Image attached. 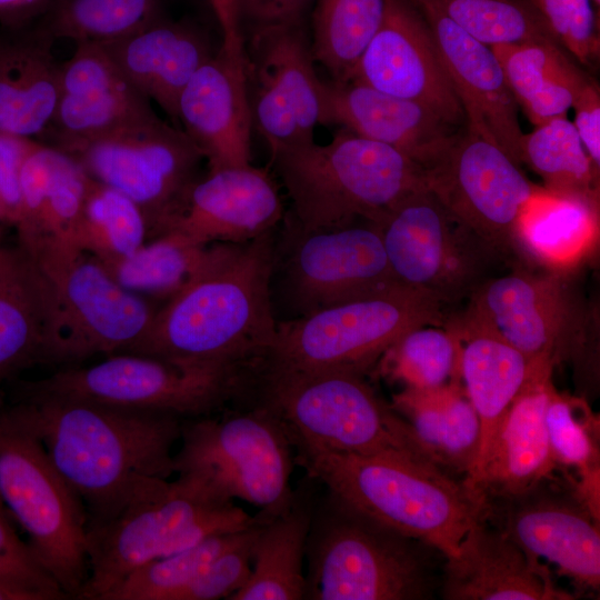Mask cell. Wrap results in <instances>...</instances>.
<instances>
[{
	"label": "cell",
	"mask_w": 600,
	"mask_h": 600,
	"mask_svg": "<svg viewBox=\"0 0 600 600\" xmlns=\"http://www.w3.org/2000/svg\"><path fill=\"white\" fill-rule=\"evenodd\" d=\"M34 140L0 131V222L17 227L21 213L20 172Z\"/></svg>",
	"instance_id": "681fc988"
},
{
	"label": "cell",
	"mask_w": 600,
	"mask_h": 600,
	"mask_svg": "<svg viewBox=\"0 0 600 600\" xmlns=\"http://www.w3.org/2000/svg\"><path fill=\"white\" fill-rule=\"evenodd\" d=\"M248 77L254 86L252 118L271 152L306 144L322 121L323 81L300 26L251 36Z\"/></svg>",
	"instance_id": "ac0fdd59"
},
{
	"label": "cell",
	"mask_w": 600,
	"mask_h": 600,
	"mask_svg": "<svg viewBox=\"0 0 600 600\" xmlns=\"http://www.w3.org/2000/svg\"><path fill=\"white\" fill-rule=\"evenodd\" d=\"M424 184L498 260L523 261L519 227L544 191L498 143L466 124L423 168Z\"/></svg>",
	"instance_id": "4fadbf2b"
},
{
	"label": "cell",
	"mask_w": 600,
	"mask_h": 600,
	"mask_svg": "<svg viewBox=\"0 0 600 600\" xmlns=\"http://www.w3.org/2000/svg\"><path fill=\"white\" fill-rule=\"evenodd\" d=\"M294 463L328 493L368 518L439 551L459 556L480 507L462 483L424 458L296 448Z\"/></svg>",
	"instance_id": "3957f363"
},
{
	"label": "cell",
	"mask_w": 600,
	"mask_h": 600,
	"mask_svg": "<svg viewBox=\"0 0 600 600\" xmlns=\"http://www.w3.org/2000/svg\"><path fill=\"white\" fill-rule=\"evenodd\" d=\"M449 319L460 336L461 382L480 423L478 456L461 482L470 496L508 409L542 359H528L499 334L461 316Z\"/></svg>",
	"instance_id": "83f0119b"
},
{
	"label": "cell",
	"mask_w": 600,
	"mask_h": 600,
	"mask_svg": "<svg viewBox=\"0 0 600 600\" xmlns=\"http://www.w3.org/2000/svg\"><path fill=\"white\" fill-rule=\"evenodd\" d=\"M159 20V0H59L49 34L76 43L104 44Z\"/></svg>",
	"instance_id": "ee69618b"
},
{
	"label": "cell",
	"mask_w": 600,
	"mask_h": 600,
	"mask_svg": "<svg viewBox=\"0 0 600 600\" xmlns=\"http://www.w3.org/2000/svg\"><path fill=\"white\" fill-rule=\"evenodd\" d=\"M271 232L243 243H212L201 267L157 310L131 353L226 370L253 371L278 330L272 307Z\"/></svg>",
	"instance_id": "7a4b0ae2"
},
{
	"label": "cell",
	"mask_w": 600,
	"mask_h": 600,
	"mask_svg": "<svg viewBox=\"0 0 600 600\" xmlns=\"http://www.w3.org/2000/svg\"><path fill=\"white\" fill-rule=\"evenodd\" d=\"M312 504L296 492L291 504L260 524L252 543L251 573L228 600H302L303 573Z\"/></svg>",
	"instance_id": "d6a6232c"
},
{
	"label": "cell",
	"mask_w": 600,
	"mask_h": 600,
	"mask_svg": "<svg viewBox=\"0 0 600 600\" xmlns=\"http://www.w3.org/2000/svg\"><path fill=\"white\" fill-rule=\"evenodd\" d=\"M0 586L9 590L17 600L68 599L30 544L16 532L1 500Z\"/></svg>",
	"instance_id": "bcb514c9"
},
{
	"label": "cell",
	"mask_w": 600,
	"mask_h": 600,
	"mask_svg": "<svg viewBox=\"0 0 600 600\" xmlns=\"http://www.w3.org/2000/svg\"><path fill=\"white\" fill-rule=\"evenodd\" d=\"M90 180L70 153L34 141L20 172L21 213L16 227L19 243L54 241L76 246Z\"/></svg>",
	"instance_id": "f546056e"
},
{
	"label": "cell",
	"mask_w": 600,
	"mask_h": 600,
	"mask_svg": "<svg viewBox=\"0 0 600 600\" xmlns=\"http://www.w3.org/2000/svg\"><path fill=\"white\" fill-rule=\"evenodd\" d=\"M47 0H0V14L31 9Z\"/></svg>",
	"instance_id": "db71d44e"
},
{
	"label": "cell",
	"mask_w": 600,
	"mask_h": 600,
	"mask_svg": "<svg viewBox=\"0 0 600 600\" xmlns=\"http://www.w3.org/2000/svg\"><path fill=\"white\" fill-rule=\"evenodd\" d=\"M544 419L558 468L574 469L578 482L599 480V427L587 403L553 387Z\"/></svg>",
	"instance_id": "f6af8a7d"
},
{
	"label": "cell",
	"mask_w": 600,
	"mask_h": 600,
	"mask_svg": "<svg viewBox=\"0 0 600 600\" xmlns=\"http://www.w3.org/2000/svg\"><path fill=\"white\" fill-rule=\"evenodd\" d=\"M62 150L76 158L92 180L133 200L144 212L152 237L196 180L197 167L204 159L183 130L159 118Z\"/></svg>",
	"instance_id": "9a60e30c"
},
{
	"label": "cell",
	"mask_w": 600,
	"mask_h": 600,
	"mask_svg": "<svg viewBox=\"0 0 600 600\" xmlns=\"http://www.w3.org/2000/svg\"><path fill=\"white\" fill-rule=\"evenodd\" d=\"M593 4H596L597 7H599L600 4V0H591Z\"/></svg>",
	"instance_id": "9f6ffc18"
},
{
	"label": "cell",
	"mask_w": 600,
	"mask_h": 600,
	"mask_svg": "<svg viewBox=\"0 0 600 600\" xmlns=\"http://www.w3.org/2000/svg\"><path fill=\"white\" fill-rule=\"evenodd\" d=\"M548 481L512 499L491 500L480 517L526 553L554 564L579 589L596 592L600 586V533L597 520L574 494Z\"/></svg>",
	"instance_id": "d6986e66"
},
{
	"label": "cell",
	"mask_w": 600,
	"mask_h": 600,
	"mask_svg": "<svg viewBox=\"0 0 600 600\" xmlns=\"http://www.w3.org/2000/svg\"><path fill=\"white\" fill-rule=\"evenodd\" d=\"M209 2L221 28V47L231 51H244L237 0H209Z\"/></svg>",
	"instance_id": "f5cc1de1"
},
{
	"label": "cell",
	"mask_w": 600,
	"mask_h": 600,
	"mask_svg": "<svg viewBox=\"0 0 600 600\" xmlns=\"http://www.w3.org/2000/svg\"><path fill=\"white\" fill-rule=\"evenodd\" d=\"M421 1L434 7L468 34L489 47L557 42L541 14L527 0Z\"/></svg>",
	"instance_id": "b9f144b4"
},
{
	"label": "cell",
	"mask_w": 600,
	"mask_h": 600,
	"mask_svg": "<svg viewBox=\"0 0 600 600\" xmlns=\"http://www.w3.org/2000/svg\"><path fill=\"white\" fill-rule=\"evenodd\" d=\"M0 600H17V599L9 590L0 586Z\"/></svg>",
	"instance_id": "11a10c76"
},
{
	"label": "cell",
	"mask_w": 600,
	"mask_h": 600,
	"mask_svg": "<svg viewBox=\"0 0 600 600\" xmlns=\"http://www.w3.org/2000/svg\"><path fill=\"white\" fill-rule=\"evenodd\" d=\"M292 229L281 273L294 318L400 283L374 223L316 232Z\"/></svg>",
	"instance_id": "e0dca14e"
},
{
	"label": "cell",
	"mask_w": 600,
	"mask_h": 600,
	"mask_svg": "<svg viewBox=\"0 0 600 600\" xmlns=\"http://www.w3.org/2000/svg\"><path fill=\"white\" fill-rule=\"evenodd\" d=\"M392 408L431 463L467 476L478 456L480 423L461 381L432 389L404 388L393 397Z\"/></svg>",
	"instance_id": "4dcf8cb0"
},
{
	"label": "cell",
	"mask_w": 600,
	"mask_h": 600,
	"mask_svg": "<svg viewBox=\"0 0 600 600\" xmlns=\"http://www.w3.org/2000/svg\"><path fill=\"white\" fill-rule=\"evenodd\" d=\"M301 232L339 229L358 219L379 223L424 187L423 168L403 152L341 128L314 141L271 152Z\"/></svg>",
	"instance_id": "277c9868"
},
{
	"label": "cell",
	"mask_w": 600,
	"mask_h": 600,
	"mask_svg": "<svg viewBox=\"0 0 600 600\" xmlns=\"http://www.w3.org/2000/svg\"><path fill=\"white\" fill-rule=\"evenodd\" d=\"M460 336L448 319L444 326H423L398 339L380 358L379 368L404 388L432 389L461 381Z\"/></svg>",
	"instance_id": "60d3db41"
},
{
	"label": "cell",
	"mask_w": 600,
	"mask_h": 600,
	"mask_svg": "<svg viewBox=\"0 0 600 600\" xmlns=\"http://www.w3.org/2000/svg\"><path fill=\"white\" fill-rule=\"evenodd\" d=\"M551 360H539L508 409L470 496L481 506L520 497L553 477L558 466L546 427L553 389Z\"/></svg>",
	"instance_id": "cb8c5ba5"
},
{
	"label": "cell",
	"mask_w": 600,
	"mask_h": 600,
	"mask_svg": "<svg viewBox=\"0 0 600 600\" xmlns=\"http://www.w3.org/2000/svg\"><path fill=\"white\" fill-rule=\"evenodd\" d=\"M322 124H339L429 164L460 128L429 108L366 84L323 82Z\"/></svg>",
	"instance_id": "484cf974"
},
{
	"label": "cell",
	"mask_w": 600,
	"mask_h": 600,
	"mask_svg": "<svg viewBox=\"0 0 600 600\" xmlns=\"http://www.w3.org/2000/svg\"><path fill=\"white\" fill-rule=\"evenodd\" d=\"M386 0H316L311 53L331 76L346 82L378 30Z\"/></svg>",
	"instance_id": "74e56055"
},
{
	"label": "cell",
	"mask_w": 600,
	"mask_h": 600,
	"mask_svg": "<svg viewBox=\"0 0 600 600\" xmlns=\"http://www.w3.org/2000/svg\"><path fill=\"white\" fill-rule=\"evenodd\" d=\"M599 209L547 189L529 206L519 227L523 261L561 272L578 264L598 239Z\"/></svg>",
	"instance_id": "d590c367"
},
{
	"label": "cell",
	"mask_w": 600,
	"mask_h": 600,
	"mask_svg": "<svg viewBox=\"0 0 600 600\" xmlns=\"http://www.w3.org/2000/svg\"><path fill=\"white\" fill-rule=\"evenodd\" d=\"M572 108V123L590 159L600 169V90L597 82L587 79L577 93Z\"/></svg>",
	"instance_id": "816d5d0a"
},
{
	"label": "cell",
	"mask_w": 600,
	"mask_h": 600,
	"mask_svg": "<svg viewBox=\"0 0 600 600\" xmlns=\"http://www.w3.org/2000/svg\"><path fill=\"white\" fill-rule=\"evenodd\" d=\"M59 93L48 40L0 48V131L31 139L50 129Z\"/></svg>",
	"instance_id": "e575fe53"
},
{
	"label": "cell",
	"mask_w": 600,
	"mask_h": 600,
	"mask_svg": "<svg viewBox=\"0 0 600 600\" xmlns=\"http://www.w3.org/2000/svg\"><path fill=\"white\" fill-rule=\"evenodd\" d=\"M468 299L463 319L499 334L532 361L556 364L582 354L587 317L560 272L537 273L519 264L486 279Z\"/></svg>",
	"instance_id": "2e32d148"
},
{
	"label": "cell",
	"mask_w": 600,
	"mask_h": 600,
	"mask_svg": "<svg viewBox=\"0 0 600 600\" xmlns=\"http://www.w3.org/2000/svg\"><path fill=\"white\" fill-rule=\"evenodd\" d=\"M443 597L450 600H568L548 567L481 517L446 561Z\"/></svg>",
	"instance_id": "4316f807"
},
{
	"label": "cell",
	"mask_w": 600,
	"mask_h": 600,
	"mask_svg": "<svg viewBox=\"0 0 600 600\" xmlns=\"http://www.w3.org/2000/svg\"><path fill=\"white\" fill-rule=\"evenodd\" d=\"M21 246L44 291L43 363L73 367L96 354L131 352L147 337L158 309L121 287L96 258L54 241Z\"/></svg>",
	"instance_id": "8992f818"
},
{
	"label": "cell",
	"mask_w": 600,
	"mask_h": 600,
	"mask_svg": "<svg viewBox=\"0 0 600 600\" xmlns=\"http://www.w3.org/2000/svg\"><path fill=\"white\" fill-rule=\"evenodd\" d=\"M313 0H237L241 23L251 28V36L276 28L300 26Z\"/></svg>",
	"instance_id": "f907efd6"
},
{
	"label": "cell",
	"mask_w": 600,
	"mask_h": 600,
	"mask_svg": "<svg viewBox=\"0 0 600 600\" xmlns=\"http://www.w3.org/2000/svg\"><path fill=\"white\" fill-rule=\"evenodd\" d=\"M47 336L40 274L21 244L0 246V384L43 363Z\"/></svg>",
	"instance_id": "1f68e13d"
},
{
	"label": "cell",
	"mask_w": 600,
	"mask_h": 600,
	"mask_svg": "<svg viewBox=\"0 0 600 600\" xmlns=\"http://www.w3.org/2000/svg\"><path fill=\"white\" fill-rule=\"evenodd\" d=\"M591 0H531L559 44L582 64L600 56L598 21Z\"/></svg>",
	"instance_id": "7dc6e473"
},
{
	"label": "cell",
	"mask_w": 600,
	"mask_h": 600,
	"mask_svg": "<svg viewBox=\"0 0 600 600\" xmlns=\"http://www.w3.org/2000/svg\"><path fill=\"white\" fill-rule=\"evenodd\" d=\"M248 529L214 534L153 559L129 573L101 600H174L214 558L239 542Z\"/></svg>",
	"instance_id": "7bdbcfd3"
},
{
	"label": "cell",
	"mask_w": 600,
	"mask_h": 600,
	"mask_svg": "<svg viewBox=\"0 0 600 600\" xmlns=\"http://www.w3.org/2000/svg\"><path fill=\"white\" fill-rule=\"evenodd\" d=\"M250 378L251 371L121 352L89 367H66L44 379L26 383L24 388L132 410L168 413L183 420L209 416L229 401L243 397Z\"/></svg>",
	"instance_id": "7c38bea8"
},
{
	"label": "cell",
	"mask_w": 600,
	"mask_h": 600,
	"mask_svg": "<svg viewBox=\"0 0 600 600\" xmlns=\"http://www.w3.org/2000/svg\"><path fill=\"white\" fill-rule=\"evenodd\" d=\"M0 500L68 599L89 578L88 512L41 440L0 408Z\"/></svg>",
	"instance_id": "8fae6325"
},
{
	"label": "cell",
	"mask_w": 600,
	"mask_h": 600,
	"mask_svg": "<svg viewBox=\"0 0 600 600\" xmlns=\"http://www.w3.org/2000/svg\"><path fill=\"white\" fill-rule=\"evenodd\" d=\"M101 46L129 83L176 120L181 92L213 56L199 31L160 19Z\"/></svg>",
	"instance_id": "f1b7e54d"
},
{
	"label": "cell",
	"mask_w": 600,
	"mask_h": 600,
	"mask_svg": "<svg viewBox=\"0 0 600 600\" xmlns=\"http://www.w3.org/2000/svg\"><path fill=\"white\" fill-rule=\"evenodd\" d=\"M174 473L186 477L216 500H243L268 521L284 511L296 492L290 486L293 447L279 420L252 404L221 418L182 421Z\"/></svg>",
	"instance_id": "30bf717a"
},
{
	"label": "cell",
	"mask_w": 600,
	"mask_h": 600,
	"mask_svg": "<svg viewBox=\"0 0 600 600\" xmlns=\"http://www.w3.org/2000/svg\"><path fill=\"white\" fill-rule=\"evenodd\" d=\"M150 234L149 221L133 200L90 180L76 236L80 250L110 263L137 251Z\"/></svg>",
	"instance_id": "f35d334b"
},
{
	"label": "cell",
	"mask_w": 600,
	"mask_h": 600,
	"mask_svg": "<svg viewBox=\"0 0 600 600\" xmlns=\"http://www.w3.org/2000/svg\"><path fill=\"white\" fill-rule=\"evenodd\" d=\"M509 89L536 127L568 118L588 77L560 50L557 42H526L491 47Z\"/></svg>",
	"instance_id": "836d02e7"
},
{
	"label": "cell",
	"mask_w": 600,
	"mask_h": 600,
	"mask_svg": "<svg viewBox=\"0 0 600 600\" xmlns=\"http://www.w3.org/2000/svg\"><path fill=\"white\" fill-rule=\"evenodd\" d=\"M282 216L278 187L266 169L228 167L194 180L154 237L170 232L199 246L243 243L271 232Z\"/></svg>",
	"instance_id": "44dd1931"
},
{
	"label": "cell",
	"mask_w": 600,
	"mask_h": 600,
	"mask_svg": "<svg viewBox=\"0 0 600 600\" xmlns=\"http://www.w3.org/2000/svg\"><path fill=\"white\" fill-rule=\"evenodd\" d=\"M178 120L210 170L250 164L253 118L246 50L221 47L198 69L179 98Z\"/></svg>",
	"instance_id": "603a6c76"
},
{
	"label": "cell",
	"mask_w": 600,
	"mask_h": 600,
	"mask_svg": "<svg viewBox=\"0 0 600 600\" xmlns=\"http://www.w3.org/2000/svg\"><path fill=\"white\" fill-rule=\"evenodd\" d=\"M520 163L543 181L549 192L599 209V172L568 118H556L523 133Z\"/></svg>",
	"instance_id": "8d00e7d4"
},
{
	"label": "cell",
	"mask_w": 600,
	"mask_h": 600,
	"mask_svg": "<svg viewBox=\"0 0 600 600\" xmlns=\"http://www.w3.org/2000/svg\"><path fill=\"white\" fill-rule=\"evenodd\" d=\"M261 523L249 528L239 542L214 558L174 600L229 599L241 589L251 573L252 543Z\"/></svg>",
	"instance_id": "c3c4849f"
},
{
	"label": "cell",
	"mask_w": 600,
	"mask_h": 600,
	"mask_svg": "<svg viewBox=\"0 0 600 600\" xmlns=\"http://www.w3.org/2000/svg\"><path fill=\"white\" fill-rule=\"evenodd\" d=\"M427 547L328 493L312 508L306 599H427L431 593Z\"/></svg>",
	"instance_id": "ba28073f"
},
{
	"label": "cell",
	"mask_w": 600,
	"mask_h": 600,
	"mask_svg": "<svg viewBox=\"0 0 600 600\" xmlns=\"http://www.w3.org/2000/svg\"><path fill=\"white\" fill-rule=\"evenodd\" d=\"M251 391L253 404L279 420L293 449L427 459L407 421L378 397L363 373L256 371Z\"/></svg>",
	"instance_id": "5b68a950"
},
{
	"label": "cell",
	"mask_w": 600,
	"mask_h": 600,
	"mask_svg": "<svg viewBox=\"0 0 600 600\" xmlns=\"http://www.w3.org/2000/svg\"><path fill=\"white\" fill-rule=\"evenodd\" d=\"M427 22L440 60L466 114L476 129L520 164L523 132L518 104L492 48L474 39L431 4L410 0Z\"/></svg>",
	"instance_id": "7402d4cb"
},
{
	"label": "cell",
	"mask_w": 600,
	"mask_h": 600,
	"mask_svg": "<svg viewBox=\"0 0 600 600\" xmlns=\"http://www.w3.org/2000/svg\"><path fill=\"white\" fill-rule=\"evenodd\" d=\"M376 226L396 279L446 306L468 299L498 260L426 186Z\"/></svg>",
	"instance_id": "5bb4252c"
},
{
	"label": "cell",
	"mask_w": 600,
	"mask_h": 600,
	"mask_svg": "<svg viewBox=\"0 0 600 600\" xmlns=\"http://www.w3.org/2000/svg\"><path fill=\"white\" fill-rule=\"evenodd\" d=\"M3 409L32 431L82 499L88 523L107 520L174 473L182 419L21 388Z\"/></svg>",
	"instance_id": "6da1fadb"
},
{
	"label": "cell",
	"mask_w": 600,
	"mask_h": 600,
	"mask_svg": "<svg viewBox=\"0 0 600 600\" xmlns=\"http://www.w3.org/2000/svg\"><path fill=\"white\" fill-rule=\"evenodd\" d=\"M446 304L396 283L376 293L278 322L274 342L258 366L267 372L344 370L366 373L404 333L444 326Z\"/></svg>",
	"instance_id": "9c48e42d"
},
{
	"label": "cell",
	"mask_w": 600,
	"mask_h": 600,
	"mask_svg": "<svg viewBox=\"0 0 600 600\" xmlns=\"http://www.w3.org/2000/svg\"><path fill=\"white\" fill-rule=\"evenodd\" d=\"M209 247L166 232L123 259L100 263L124 289L144 298L170 299L201 267Z\"/></svg>",
	"instance_id": "ab89813d"
},
{
	"label": "cell",
	"mask_w": 600,
	"mask_h": 600,
	"mask_svg": "<svg viewBox=\"0 0 600 600\" xmlns=\"http://www.w3.org/2000/svg\"><path fill=\"white\" fill-rule=\"evenodd\" d=\"M348 81L420 103L453 127L466 123L431 31L410 0H386L382 21Z\"/></svg>",
	"instance_id": "ffe728a7"
},
{
	"label": "cell",
	"mask_w": 600,
	"mask_h": 600,
	"mask_svg": "<svg viewBox=\"0 0 600 600\" xmlns=\"http://www.w3.org/2000/svg\"><path fill=\"white\" fill-rule=\"evenodd\" d=\"M150 101L120 72L98 43H77L60 66V93L50 128L61 149L157 119Z\"/></svg>",
	"instance_id": "d4e9b609"
},
{
	"label": "cell",
	"mask_w": 600,
	"mask_h": 600,
	"mask_svg": "<svg viewBox=\"0 0 600 600\" xmlns=\"http://www.w3.org/2000/svg\"><path fill=\"white\" fill-rule=\"evenodd\" d=\"M263 522L192 480H163L111 518L88 523L89 578L78 599L101 600L140 566L221 533Z\"/></svg>",
	"instance_id": "52a82bcc"
}]
</instances>
